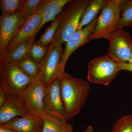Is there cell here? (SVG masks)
Returning a JSON list of instances; mask_svg holds the SVG:
<instances>
[{
	"mask_svg": "<svg viewBox=\"0 0 132 132\" xmlns=\"http://www.w3.org/2000/svg\"><path fill=\"white\" fill-rule=\"evenodd\" d=\"M45 114L69 121L62 98L59 78L51 82L45 89L43 102Z\"/></svg>",
	"mask_w": 132,
	"mask_h": 132,
	"instance_id": "9c48e42d",
	"label": "cell"
},
{
	"mask_svg": "<svg viewBox=\"0 0 132 132\" xmlns=\"http://www.w3.org/2000/svg\"><path fill=\"white\" fill-rule=\"evenodd\" d=\"M42 132H66L73 131V126L67 121L45 114L42 116Z\"/></svg>",
	"mask_w": 132,
	"mask_h": 132,
	"instance_id": "2e32d148",
	"label": "cell"
},
{
	"mask_svg": "<svg viewBox=\"0 0 132 132\" xmlns=\"http://www.w3.org/2000/svg\"><path fill=\"white\" fill-rule=\"evenodd\" d=\"M91 0H70L61 14L60 25L54 40L53 46L62 45L78 30L81 16Z\"/></svg>",
	"mask_w": 132,
	"mask_h": 132,
	"instance_id": "7a4b0ae2",
	"label": "cell"
},
{
	"mask_svg": "<svg viewBox=\"0 0 132 132\" xmlns=\"http://www.w3.org/2000/svg\"><path fill=\"white\" fill-rule=\"evenodd\" d=\"M26 19L20 13L0 18V60L7 54L8 46L15 38Z\"/></svg>",
	"mask_w": 132,
	"mask_h": 132,
	"instance_id": "30bf717a",
	"label": "cell"
},
{
	"mask_svg": "<svg viewBox=\"0 0 132 132\" xmlns=\"http://www.w3.org/2000/svg\"><path fill=\"white\" fill-rule=\"evenodd\" d=\"M10 94L7 89L2 84H0V107L2 106Z\"/></svg>",
	"mask_w": 132,
	"mask_h": 132,
	"instance_id": "484cf974",
	"label": "cell"
},
{
	"mask_svg": "<svg viewBox=\"0 0 132 132\" xmlns=\"http://www.w3.org/2000/svg\"><path fill=\"white\" fill-rule=\"evenodd\" d=\"M0 132H18L16 130L5 126L0 125Z\"/></svg>",
	"mask_w": 132,
	"mask_h": 132,
	"instance_id": "83f0119b",
	"label": "cell"
},
{
	"mask_svg": "<svg viewBox=\"0 0 132 132\" xmlns=\"http://www.w3.org/2000/svg\"><path fill=\"white\" fill-rule=\"evenodd\" d=\"M120 69L121 71L125 70L132 72V64L128 62L120 64Z\"/></svg>",
	"mask_w": 132,
	"mask_h": 132,
	"instance_id": "4316f807",
	"label": "cell"
},
{
	"mask_svg": "<svg viewBox=\"0 0 132 132\" xmlns=\"http://www.w3.org/2000/svg\"><path fill=\"white\" fill-rule=\"evenodd\" d=\"M0 125L11 128L18 132H42L43 122L42 118L29 114L16 117L6 124Z\"/></svg>",
	"mask_w": 132,
	"mask_h": 132,
	"instance_id": "9a60e30c",
	"label": "cell"
},
{
	"mask_svg": "<svg viewBox=\"0 0 132 132\" xmlns=\"http://www.w3.org/2000/svg\"><path fill=\"white\" fill-rule=\"evenodd\" d=\"M85 132H94V131L93 127L90 125L87 128Z\"/></svg>",
	"mask_w": 132,
	"mask_h": 132,
	"instance_id": "f1b7e54d",
	"label": "cell"
},
{
	"mask_svg": "<svg viewBox=\"0 0 132 132\" xmlns=\"http://www.w3.org/2000/svg\"><path fill=\"white\" fill-rule=\"evenodd\" d=\"M46 87L38 78L19 94L29 114L42 118L45 114L43 102Z\"/></svg>",
	"mask_w": 132,
	"mask_h": 132,
	"instance_id": "ba28073f",
	"label": "cell"
},
{
	"mask_svg": "<svg viewBox=\"0 0 132 132\" xmlns=\"http://www.w3.org/2000/svg\"><path fill=\"white\" fill-rule=\"evenodd\" d=\"M108 40L109 47L108 55L118 64L128 62L132 56V41L129 33L123 28H117Z\"/></svg>",
	"mask_w": 132,
	"mask_h": 132,
	"instance_id": "52a82bcc",
	"label": "cell"
},
{
	"mask_svg": "<svg viewBox=\"0 0 132 132\" xmlns=\"http://www.w3.org/2000/svg\"><path fill=\"white\" fill-rule=\"evenodd\" d=\"M120 71V64L108 55L98 57L89 62L88 80L92 83L107 86L114 80Z\"/></svg>",
	"mask_w": 132,
	"mask_h": 132,
	"instance_id": "277c9868",
	"label": "cell"
},
{
	"mask_svg": "<svg viewBox=\"0 0 132 132\" xmlns=\"http://www.w3.org/2000/svg\"><path fill=\"white\" fill-rule=\"evenodd\" d=\"M62 98L69 120L79 113L90 91L88 83L65 72L59 77Z\"/></svg>",
	"mask_w": 132,
	"mask_h": 132,
	"instance_id": "6da1fadb",
	"label": "cell"
},
{
	"mask_svg": "<svg viewBox=\"0 0 132 132\" xmlns=\"http://www.w3.org/2000/svg\"><path fill=\"white\" fill-rule=\"evenodd\" d=\"M128 62H130V63H131L132 64V56L131 57V58H130V60H129V61H128Z\"/></svg>",
	"mask_w": 132,
	"mask_h": 132,
	"instance_id": "f546056e",
	"label": "cell"
},
{
	"mask_svg": "<svg viewBox=\"0 0 132 132\" xmlns=\"http://www.w3.org/2000/svg\"><path fill=\"white\" fill-rule=\"evenodd\" d=\"M16 65L33 81L38 78L39 72V64L29 56L20 62Z\"/></svg>",
	"mask_w": 132,
	"mask_h": 132,
	"instance_id": "ffe728a7",
	"label": "cell"
},
{
	"mask_svg": "<svg viewBox=\"0 0 132 132\" xmlns=\"http://www.w3.org/2000/svg\"><path fill=\"white\" fill-rule=\"evenodd\" d=\"M106 0H92L83 13L78 30L85 27L92 22L98 16Z\"/></svg>",
	"mask_w": 132,
	"mask_h": 132,
	"instance_id": "e0dca14e",
	"label": "cell"
},
{
	"mask_svg": "<svg viewBox=\"0 0 132 132\" xmlns=\"http://www.w3.org/2000/svg\"><path fill=\"white\" fill-rule=\"evenodd\" d=\"M42 0H26L20 14L25 19H28L36 12Z\"/></svg>",
	"mask_w": 132,
	"mask_h": 132,
	"instance_id": "d4e9b609",
	"label": "cell"
},
{
	"mask_svg": "<svg viewBox=\"0 0 132 132\" xmlns=\"http://www.w3.org/2000/svg\"><path fill=\"white\" fill-rule=\"evenodd\" d=\"M48 46H44L38 44L34 40L31 43L29 48V56L33 60L39 64L45 58L48 50Z\"/></svg>",
	"mask_w": 132,
	"mask_h": 132,
	"instance_id": "603a6c76",
	"label": "cell"
},
{
	"mask_svg": "<svg viewBox=\"0 0 132 132\" xmlns=\"http://www.w3.org/2000/svg\"><path fill=\"white\" fill-rule=\"evenodd\" d=\"M121 0H106L97 18L94 31L89 41L98 39L108 40L112 33L118 28L120 20V5Z\"/></svg>",
	"mask_w": 132,
	"mask_h": 132,
	"instance_id": "3957f363",
	"label": "cell"
},
{
	"mask_svg": "<svg viewBox=\"0 0 132 132\" xmlns=\"http://www.w3.org/2000/svg\"><path fill=\"white\" fill-rule=\"evenodd\" d=\"M63 51L62 45L50 44L46 56L39 63L38 78L46 88L63 73L60 65Z\"/></svg>",
	"mask_w": 132,
	"mask_h": 132,
	"instance_id": "5b68a950",
	"label": "cell"
},
{
	"mask_svg": "<svg viewBox=\"0 0 132 132\" xmlns=\"http://www.w3.org/2000/svg\"><path fill=\"white\" fill-rule=\"evenodd\" d=\"M132 24V0H121L120 20L118 28H123Z\"/></svg>",
	"mask_w": 132,
	"mask_h": 132,
	"instance_id": "7402d4cb",
	"label": "cell"
},
{
	"mask_svg": "<svg viewBox=\"0 0 132 132\" xmlns=\"http://www.w3.org/2000/svg\"><path fill=\"white\" fill-rule=\"evenodd\" d=\"M34 41L28 40L20 44L11 52L7 53L5 59L3 60L10 65L18 64L29 56V48Z\"/></svg>",
	"mask_w": 132,
	"mask_h": 132,
	"instance_id": "ac0fdd59",
	"label": "cell"
},
{
	"mask_svg": "<svg viewBox=\"0 0 132 132\" xmlns=\"http://www.w3.org/2000/svg\"><path fill=\"white\" fill-rule=\"evenodd\" d=\"M70 0H42L36 12L42 16V20L38 28L30 40H35L39 31L46 22L53 21L61 13Z\"/></svg>",
	"mask_w": 132,
	"mask_h": 132,
	"instance_id": "7c38bea8",
	"label": "cell"
},
{
	"mask_svg": "<svg viewBox=\"0 0 132 132\" xmlns=\"http://www.w3.org/2000/svg\"><path fill=\"white\" fill-rule=\"evenodd\" d=\"M112 132H132V115L124 116L116 121Z\"/></svg>",
	"mask_w": 132,
	"mask_h": 132,
	"instance_id": "cb8c5ba5",
	"label": "cell"
},
{
	"mask_svg": "<svg viewBox=\"0 0 132 132\" xmlns=\"http://www.w3.org/2000/svg\"><path fill=\"white\" fill-rule=\"evenodd\" d=\"M98 16L90 24L81 29L77 30L66 42L61 59V68L63 72H65L66 64L71 55L79 47L90 42L89 38L94 31Z\"/></svg>",
	"mask_w": 132,
	"mask_h": 132,
	"instance_id": "8fae6325",
	"label": "cell"
},
{
	"mask_svg": "<svg viewBox=\"0 0 132 132\" xmlns=\"http://www.w3.org/2000/svg\"><path fill=\"white\" fill-rule=\"evenodd\" d=\"M28 114L19 95L11 94L0 107V125L6 124L16 117Z\"/></svg>",
	"mask_w": 132,
	"mask_h": 132,
	"instance_id": "4fadbf2b",
	"label": "cell"
},
{
	"mask_svg": "<svg viewBox=\"0 0 132 132\" xmlns=\"http://www.w3.org/2000/svg\"><path fill=\"white\" fill-rule=\"evenodd\" d=\"M129 27H130L132 29V24L131 25H130Z\"/></svg>",
	"mask_w": 132,
	"mask_h": 132,
	"instance_id": "4dcf8cb0",
	"label": "cell"
},
{
	"mask_svg": "<svg viewBox=\"0 0 132 132\" xmlns=\"http://www.w3.org/2000/svg\"><path fill=\"white\" fill-rule=\"evenodd\" d=\"M33 81L16 64L10 65L4 60H0V84L10 94L19 95Z\"/></svg>",
	"mask_w": 132,
	"mask_h": 132,
	"instance_id": "8992f818",
	"label": "cell"
},
{
	"mask_svg": "<svg viewBox=\"0 0 132 132\" xmlns=\"http://www.w3.org/2000/svg\"><path fill=\"white\" fill-rule=\"evenodd\" d=\"M42 18L41 15L36 12L28 19H26L15 38L8 46L7 53L11 52L20 44L31 39L39 26Z\"/></svg>",
	"mask_w": 132,
	"mask_h": 132,
	"instance_id": "5bb4252c",
	"label": "cell"
},
{
	"mask_svg": "<svg viewBox=\"0 0 132 132\" xmlns=\"http://www.w3.org/2000/svg\"><path fill=\"white\" fill-rule=\"evenodd\" d=\"M61 19L60 14L53 21L50 26L46 29L44 34L36 41L38 44L42 46H48L52 43L60 27Z\"/></svg>",
	"mask_w": 132,
	"mask_h": 132,
	"instance_id": "d6986e66",
	"label": "cell"
},
{
	"mask_svg": "<svg viewBox=\"0 0 132 132\" xmlns=\"http://www.w3.org/2000/svg\"><path fill=\"white\" fill-rule=\"evenodd\" d=\"M26 0H1V16H10L20 13Z\"/></svg>",
	"mask_w": 132,
	"mask_h": 132,
	"instance_id": "44dd1931",
	"label": "cell"
},
{
	"mask_svg": "<svg viewBox=\"0 0 132 132\" xmlns=\"http://www.w3.org/2000/svg\"><path fill=\"white\" fill-rule=\"evenodd\" d=\"M66 132H73V131H69Z\"/></svg>",
	"mask_w": 132,
	"mask_h": 132,
	"instance_id": "1f68e13d",
	"label": "cell"
}]
</instances>
